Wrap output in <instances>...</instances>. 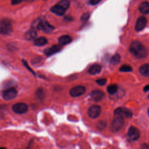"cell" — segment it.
<instances>
[{
  "label": "cell",
  "instance_id": "obj_1",
  "mask_svg": "<svg viewBox=\"0 0 149 149\" xmlns=\"http://www.w3.org/2000/svg\"><path fill=\"white\" fill-rule=\"evenodd\" d=\"M130 52L137 58L146 57L147 52L144 46L139 41H134L132 42L129 47Z\"/></svg>",
  "mask_w": 149,
  "mask_h": 149
},
{
  "label": "cell",
  "instance_id": "obj_2",
  "mask_svg": "<svg viewBox=\"0 0 149 149\" xmlns=\"http://www.w3.org/2000/svg\"><path fill=\"white\" fill-rule=\"evenodd\" d=\"M13 30L11 21L8 19L0 20V34H9Z\"/></svg>",
  "mask_w": 149,
  "mask_h": 149
},
{
  "label": "cell",
  "instance_id": "obj_3",
  "mask_svg": "<svg viewBox=\"0 0 149 149\" xmlns=\"http://www.w3.org/2000/svg\"><path fill=\"white\" fill-rule=\"evenodd\" d=\"M115 116L112 122L111 127L113 131L119 130L124 125L123 116L119 114H114Z\"/></svg>",
  "mask_w": 149,
  "mask_h": 149
},
{
  "label": "cell",
  "instance_id": "obj_4",
  "mask_svg": "<svg viewBox=\"0 0 149 149\" xmlns=\"http://www.w3.org/2000/svg\"><path fill=\"white\" fill-rule=\"evenodd\" d=\"M86 88L83 86H77L72 87L70 91L69 94L73 97H79L85 93Z\"/></svg>",
  "mask_w": 149,
  "mask_h": 149
},
{
  "label": "cell",
  "instance_id": "obj_5",
  "mask_svg": "<svg viewBox=\"0 0 149 149\" xmlns=\"http://www.w3.org/2000/svg\"><path fill=\"white\" fill-rule=\"evenodd\" d=\"M12 110L14 112L19 114L26 113L28 110V106L24 103H17L13 105Z\"/></svg>",
  "mask_w": 149,
  "mask_h": 149
},
{
  "label": "cell",
  "instance_id": "obj_6",
  "mask_svg": "<svg viewBox=\"0 0 149 149\" xmlns=\"http://www.w3.org/2000/svg\"><path fill=\"white\" fill-rule=\"evenodd\" d=\"M17 94L16 90L14 88H10L5 90L2 93V97L5 100H10L14 99Z\"/></svg>",
  "mask_w": 149,
  "mask_h": 149
},
{
  "label": "cell",
  "instance_id": "obj_7",
  "mask_svg": "<svg viewBox=\"0 0 149 149\" xmlns=\"http://www.w3.org/2000/svg\"><path fill=\"white\" fill-rule=\"evenodd\" d=\"M127 136L131 140L136 141L139 139L140 136V133L139 130L137 128L134 126H131L129 127L128 130Z\"/></svg>",
  "mask_w": 149,
  "mask_h": 149
},
{
  "label": "cell",
  "instance_id": "obj_8",
  "mask_svg": "<svg viewBox=\"0 0 149 149\" xmlns=\"http://www.w3.org/2000/svg\"><path fill=\"white\" fill-rule=\"evenodd\" d=\"M101 109L99 105H93L91 106L88 110V115L91 118H97L101 113Z\"/></svg>",
  "mask_w": 149,
  "mask_h": 149
},
{
  "label": "cell",
  "instance_id": "obj_9",
  "mask_svg": "<svg viewBox=\"0 0 149 149\" xmlns=\"http://www.w3.org/2000/svg\"><path fill=\"white\" fill-rule=\"evenodd\" d=\"M54 27L51 25L44 18L41 17L40 29H41L44 32L46 33H49L52 32L54 30Z\"/></svg>",
  "mask_w": 149,
  "mask_h": 149
},
{
  "label": "cell",
  "instance_id": "obj_10",
  "mask_svg": "<svg viewBox=\"0 0 149 149\" xmlns=\"http://www.w3.org/2000/svg\"><path fill=\"white\" fill-rule=\"evenodd\" d=\"M114 114H119L126 118H131L133 113L129 109L124 107H119L114 111Z\"/></svg>",
  "mask_w": 149,
  "mask_h": 149
},
{
  "label": "cell",
  "instance_id": "obj_11",
  "mask_svg": "<svg viewBox=\"0 0 149 149\" xmlns=\"http://www.w3.org/2000/svg\"><path fill=\"white\" fill-rule=\"evenodd\" d=\"M147 24V19L145 17L141 16L139 17L136 22L135 24V29L137 31L142 30L146 26Z\"/></svg>",
  "mask_w": 149,
  "mask_h": 149
},
{
  "label": "cell",
  "instance_id": "obj_12",
  "mask_svg": "<svg viewBox=\"0 0 149 149\" xmlns=\"http://www.w3.org/2000/svg\"><path fill=\"white\" fill-rule=\"evenodd\" d=\"M61 45H54L49 48L45 49L44 52L46 55L50 56L59 52L61 49Z\"/></svg>",
  "mask_w": 149,
  "mask_h": 149
},
{
  "label": "cell",
  "instance_id": "obj_13",
  "mask_svg": "<svg viewBox=\"0 0 149 149\" xmlns=\"http://www.w3.org/2000/svg\"><path fill=\"white\" fill-rule=\"evenodd\" d=\"M66 10V9L65 8H63L62 5H61L58 3L51 8V11L52 13L59 16L63 15L65 13Z\"/></svg>",
  "mask_w": 149,
  "mask_h": 149
},
{
  "label": "cell",
  "instance_id": "obj_14",
  "mask_svg": "<svg viewBox=\"0 0 149 149\" xmlns=\"http://www.w3.org/2000/svg\"><path fill=\"white\" fill-rule=\"evenodd\" d=\"M91 97L95 101H100L105 96V94L101 90H94L90 94Z\"/></svg>",
  "mask_w": 149,
  "mask_h": 149
},
{
  "label": "cell",
  "instance_id": "obj_15",
  "mask_svg": "<svg viewBox=\"0 0 149 149\" xmlns=\"http://www.w3.org/2000/svg\"><path fill=\"white\" fill-rule=\"evenodd\" d=\"M102 67L101 65L98 64L93 65V66H90L88 69V73L91 74H96L100 73L101 71Z\"/></svg>",
  "mask_w": 149,
  "mask_h": 149
},
{
  "label": "cell",
  "instance_id": "obj_16",
  "mask_svg": "<svg viewBox=\"0 0 149 149\" xmlns=\"http://www.w3.org/2000/svg\"><path fill=\"white\" fill-rule=\"evenodd\" d=\"M140 12L144 15L149 13V2H142L139 8Z\"/></svg>",
  "mask_w": 149,
  "mask_h": 149
},
{
  "label": "cell",
  "instance_id": "obj_17",
  "mask_svg": "<svg viewBox=\"0 0 149 149\" xmlns=\"http://www.w3.org/2000/svg\"><path fill=\"white\" fill-rule=\"evenodd\" d=\"M36 36H37L36 30L33 28L28 30L25 34V38L29 40H32L35 39Z\"/></svg>",
  "mask_w": 149,
  "mask_h": 149
},
{
  "label": "cell",
  "instance_id": "obj_18",
  "mask_svg": "<svg viewBox=\"0 0 149 149\" xmlns=\"http://www.w3.org/2000/svg\"><path fill=\"white\" fill-rule=\"evenodd\" d=\"M139 72L144 76L149 77V63H146L139 68Z\"/></svg>",
  "mask_w": 149,
  "mask_h": 149
},
{
  "label": "cell",
  "instance_id": "obj_19",
  "mask_svg": "<svg viewBox=\"0 0 149 149\" xmlns=\"http://www.w3.org/2000/svg\"><path fill=\"white\" fill-rule=\"evenodd\" d=\"M58 41L59 44L61 45H66L72 41V38L68 35H63L59 37Z\"/></svg>",
  "mask_w": 149,
  "mask_h": 149
},
{
  "label": "cell",
  "instance_id": "obj_20",
  "mask_svg": "<svg viewBox=\"0 0 149 149\" xmlns=\"http://www.w3.org/2000/svg\"><path fill=\"white\" fill-rule=\"evenodd\" d=\"M47 42H48V40L45 37H41L38 38H36L34 40V44L37 46H42L45 45L47 43Z\"/></svg>",
  "mask_w": 149,
  "mask_h": 149
},
{
  "label": "cell",
  "instance_id": "obj_21",
  "mask_svg": "<svg viewBox=\"0 0 149 149\" xmlns=\"http://www.w3.org/2000/svg\"><path fill=\"white\" fill-rule=\"evenodd\" d=\"M118 89V86L115 84H111V85H109L107 87V92L109 94H114L117 92Z\"/></svg>",
  "mask_w": 149,
  "mask_h": 149
},
{
  "label": "cell",
  "instance_id": "obj_22",
  "mask_svg": "<svg viewBox=\"0 0 149 149\" xmlns=\"http://www.w3.org/2000/svg\"><path fill=\"white\" fill-rule=\"evenodd\" d=\"M120 56L118 54H115L111 59V63L113 65H116L120 62Z\"/></svg>",
  "mask_w": 149,
  "mask_h": 149
},
{
  "label": "cell",
  "instance_id": "obj_23",
  "mask_svg": "<svg viewBox=\"0 0 149 149\" xmlns=\"http://www.w3.org/2000/svg\"><path fill=\"white\" fill-rule=\"evenodd\" d=\"M41 17H39L35 20L31 24V28L35 30H39L40 29V24H41Z\"/></svg>",
  "mask_w": 149,
  "mask_h": 149
},
{
  "label": "cell",
  "instance_id": "obj_24",
  "mask_svg": "<svg viewBox=\"0 0 149 149\" xmlns=\"http://www.w3.org/2000/svg\"><path fill=\"white\" fill-rule=\"evenodd\" d=\"M132 67L128 65H123L121 66L119 68V70L123 72H132Z\"/></svg>",
  "mask_w": 149,
  "mask_h": 149
},
{
  "label": "cell",
  "instance_id": "obj_25",
  "mask_svg": "<svg viewBox=\"0 0 149 149\" xmlns=\"http://www.w3.org/2000/svg\"><path fill=\"white\" fill-rule=\"evenodd\" d=\"M58 3H59L61 5H62L63 8H65L66 9H67L70 5V3L69 2V1L68 0H62L60 2H58Z\"/></svg>",
  "mask_w": 149,
  "mask_h": 149
},
{
  "label": "cell",
  "instance_id": "obj_26",
  "mask_svg": "<svg viewBox=\"0 0 149 149\" xmlns=\"http://www.w3.org/2000/svg\"><path fill=\"white\" fill-rule=\"evenodd\" d=\"M107 81V79H105V78H102V79H99L98 80H97L95 81V82L100 86H104L106 84Z\"/></svg>",
  "mask_w": 149,
  "mask_h": 149
},
{
  "label": "cell",
  "instance_id": "obj_27",
  "mask_svg": "<svg viewBox=\"0 0 149 149\" xmlns=\"http://www.w3.org/2000/svg\"><path fill=\"white\" fill-rule=\"evenodd\" d=\"M89 17H90V15L88 13H84L81 17V20L83 21H86L87 20H88Z\"/></svg>",
  "mask_w": 149,
  "mask_h": 149
},
{
  "label": "cell",
  "instance_id": "obj_28",
  "mask_svg": "<svg viewBox=\"0 0 149 149\" xmlns=\"http://www.w3.org/2000/svg\"><path fill=\"white\" fill-rule=\"evenodd\" d=\"M102 0H90L89 2L91 5H96L98 4L99 2H100Z\"/></svg>",
  "mask_w": 149,
  "mask_h": 149
},
{
  "label": "cell",
  "instance_id": "obj_29",
  "mask_svg": "<svg viewBox=\"0 0 149 149\" xmlns=\"http://www.w3.org/2000/svg\"><path fill=\"white\" fill-rule=\"evenodd\" d=\"M24 0H11V3L12 5H17L21 3Z\"/></svg>",
  "mask_w": 149,
  "mask_h": 149
},
{
  "label": "cell",
  "instance_id": "obj_30",
  "mask_svg": "<svg viewBox=\"0 0 149 149\" xmlns=\"http://www.w3.org/2000/svg\"><path fill=\"white\" fill-rule=\"evenodd\" d=\"M143 90L144 91H149V84L145 86L143 88Z\"/></svg>",
  "mask_w": 149,
  "mask_h": 149
},
{
  "label": "cell",
  "instance_id": "obj_31",
  "mask_svg": "<svg viewBox=\"0 0 149 149\" xmlns=\"http://www.w3.org/2000/svg\"><path fill=\"white\" fill-rule=\"evenodd\" d=\"M147 113H148V116H149V108H148V111H147Z\"/></svg>",
  "mask_w": 149,
  "mask_h": 149
},
{
  "label": "cell",
  "instance_id": "obj_32",
  "mask_svg": "<svg viewBox=\"0 0 149 149\" xmlns=\"http://www.w3.org/2000/svg\"><path fill=\"white\" fill-rule=\"evenodd\" d=\"M148 98H149V95H148Z\"/></svg>",
  "mask_w": 149,
  "mask_h": 149
}]
</instances>
